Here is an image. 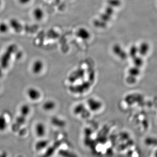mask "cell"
Wrapping results in <instances>:
<instances>
[{
	"label": "cell",
	"mask_w": 157,
	"mask_h": 157,
	"mask_svg": "<svg viewBox=\"0 0 157 157\" xmlns=\"http://www.w3.org/2000/svg\"><path fill=\"white\" fill-rule=\"evenodd\" d=\"M16 48L17 46L14 44L9 45L6 48L0 59V65L3 69L8 67L11 57L16 51Z\"/></svg>",
	"instance_id": "cell-1"
},
{
	"label": "cell",
	"mask_w": 157,
	"mask_h": 157,
	"mask_svg": "<svg viewBox=\"0 0 157 157\" xmlns=\"http://www.w3.org/2000/svg\"><path fill=\"white\" fill-rule=\"evenodd\" d=\"M103 104L100 100L95 98H90L87 101V107L92 112H97L102 108Z\"/></svg>",
	"instance_id": "cell-2"
},
{
	"label": "cell",
	"mask_w": 157,
	"mask_h": 157,
	"mask_svg": "<svg viewBox=\"0 0 157 157\" xmlns=\"http://www.w3.org/2000/svg\"><path fill=\"white\" fill-rule=\"evenodd\" d=\"M74 113L76 115L81 116L82 117L86 118L90 115V113L83 104H78L74 109Z\"/></svg>",
	"instance_id": "cell-3"
},
{
	"label": "cell",
	"mask_w": 157,
	"mask_h": 157,
	"mask_svg": "<svg viewBox=\"0 0 157 157\" xmlns=\"http://www.w3.org/2000/svg\"><path fill=\"white\" fill-rule=\"evenodd\" d=\"M76 37L83 41H87L90 38L91 34L90 31L86 28L81 27L76 31Z\"/></svg>",
	"instance_id": "cell-4"
},
{
	"label": "cell",
	"mask_w": 157,
	"mask_h": 157,
	"mask_svg": "<svg viewBox=\"0 0 157 157\" xmlns=\"http://www.w3.org/2000/svg\"><path fill=\"white\" fill-rule=\"evenodd\" d=\"M27 94L31 100L36 101L39 100L41 97V94L39 90L34 87L29 88L27 91Z\"/></svg>",
	"instance_id": "cell-5"
},
{
	"label": "cell",
	"mask_w": 157,
	"mask_h": 157,
	"mask_svg": "<svg viewBox=\"0 0 157 157\" xmlns=\"http://www.w3.org/2000/svg\"><path fill=\"white\" fill-rule=\"evenodd\" d=\"M113 53L121 59L127 58L128 55L127 53L124 50L122 47L118 44H116L113 47Z\"/></svg>",
	"instance_id": "cell-6"
},
{
	"label": "cell",
	"mask_w": 157,
	"mask_h": 157,
	"mask_svg": "<svg viewBox=\"0 0 157 157\" xmlns=\"http://www.w3.org/2000/svg\"><path fill=\"white\" fill-rule=\"evenodd\" d=\"M44 65L41 60L38 59L35 61L32 66V71L35 74H39L43 70Z\"/></svg>",
	"instance_id": "cell-7"
},
{
	"label": "cell",
	"mask_w": 157,
	"mask_h": 157,
	"mask_svg": "<svg viewBox=\"0 0 157 157\" xmlns=\"http://www.w3.org/2000/svg\"><path fill=\"white\" fill-rule=\"evenodd\" d=\"M35 132L38 137H43L46 134V127L44 124L39 122L36 125Z\"/></svg>",
	"instance_id": "cell-8"
},
{
	"label": "cell",
	"mask_w": 157,
	"mask_h": 157,
	"mask_svg": "<svg viewBox=\"0 0 157 157\" xmlns=\"http://www.w3.org/2000/svg\"><path fill=\"white\" fill-rule=\"evenodd\" d=\"M150 49V45L146 42H143L138 47V53L142 56L146 55Z\"/></svg>",
	"instance_id": "cell-9"
},
{
	"label": "cell",
	"mask_w": 157,
	"mask_h": 157,
	"mask_svg": "<svg viewBox=\"0 0 157 157\" xmlns=\"http://www.w3.org/2000/svg\"><path fill=\"white\" fill-rule=\"evenodd\" d=\"M45 15L44 11L41 8L37 7L34 9L33 11V16L35 19L40 21L43 19Z\"/></svg>",
	"instance_id": "cell-10"
},
{
	"label": "cell",
	"mask_w": 157,
	"mask_h": 157,
	"mask_svg": "<svg viewBox=\"0 0 157 157\" xmlns=\"http://www.w3.org/2000/svg\"><path fill=\"white\" fill-rule=\"evenodd\" d=\"M56 103L52 100L46 101L42 105L43 109L46 111H51L54 110L56 107Z\"/></svg>",
	"instance_id": "cell-11"
},
{
	"label": "cell",
	"mask_w": 157,
	"mask_h": 157,
	"mask_svg": "<svg viewBox=\"0 0 157 157\" xmlns=\"http://www.w3.org/2000/svg\"><path fill=\"white\" fill-rule=\"evenodd\" d=\"M113 13V10L112 8H107L105 9L104 13L101 16V19L105 21H108L110 19V17L112 16Z\"/></svg>",
	"instance_id": "cell-12"
},
{
	"label": "cell",
	"mask_w": 157,
	"mask_h": 157,
	"mask_svg": "<svg viewBox=\"0 0 157 157\" xmlns=\"http://www.w3.org/2000/svg\"><path fill=\"white\" fill-rule=\"evenodd\" d=\"M8 126L7 120L4 114L0 115V132L5 131Z\"/></svg>",
	"instance_id": "cell-13"
},
{
	"label": "cell",
	"mask_w": 157,
	"mask_h": 157,
	"mask_svg": "<svg viewBox=\"0 0 157 157\" xmlns=\"http://www.w3.org/2000/svg\"><path fill=\"white\" fill-rule=\"evenodd\" d=\"M48 142L47 140H42L38 141L36 144V148L38 150H41L47 146Z\"/></svg>",
	"instance_id": "cell-14"
},
{
	"label": "cell",
	"mask_w": 157,
	"mask_h": 157,
	"mask_svg": "<svg viewBox=\"0 0 157 157\" xmlns=\"http://www.w3.org/2000/svg\"><path fill=\"white\" fill-rule=\"evenodd\" d=\"M10 25L13 29L17 32H19L21 30V26L18 21L16 20L13 19L10 22Z\"/></svg>",
	"instance_id": "cell-15"
},
{
	"label": "cell",
	"mask_w": 157,
	"mask_h": 157,
	"mask_svg": "<svg viewBox=\"0 0 157 157\" xmlns=\"http://www.w3.org/2000/svg\"><path fill=\"white\" fill-rule=\"evenodd\" d=\"M30 111V107L26 104L23 105L20 108L21 114L25 117H27L29 115Z\"/></svg>",
	"instance_id": "cell-16"
},
{
	"label": "cell",
	"mask_w": 157,
	"mask_h": 157,
	"mask_svg": "<svg viewBox=\"0 0 157 157\" xmlns=\"http://www.w3.org/2000/svg\"><path fill=\"white\" fill-rule=\"evenodd\" d=\"M138 53V47L136 45H132V47L130 48V51H129V55L134 58L135 56H137V54Z\"/></svg>",
	"instance_id": "cell-17"
},
{
	"label": "cell",
	"mask_w": 157,
	"mask_h": 157,
	"mask_svg": "<svg viewBox=\"0 0 157 157\" xmlns=\"http://www.w3.org/2000/svg\"><path fill=\"white\" fill-rule=\"evenodd\" d=\"M133 59V63L135 67H140L143 64V60L140 56H135Z\"/></svg>",
	"instance_id": "cell-18"
},
{
	"label": "cell",
	"mask_w": 157,
	"mask_h": 157,
	"mask_svg": "<svg viewBox=\"0 0 157 157\" xmlns=\"http://www.w3.org/2000/svg\"><path fill=\"white\" fill-rule=\"evenodd\" d=\"M129 73L131 74V76H137L140 73L139 67H137L135 66L134 67L131 68L129 70Z\"/></svg>",
	"instance_id": "cell-19"
},
{
	"label": "cell",
	"mask_w": 157,
	"mask_h": 157,
	"mask_svg": "<svg viewBox=\"0 0 157 157\" xmlns=\"http://www.w3.org/2000/svg\"><path fill=\"white\" fill-rule=\"evenodd\" d=\"M60 120V119H59L57 117L53 118V119H52V123L54 125H56V126L59 127H63L65 125V122L63 121L59 122Z\"/></svg>",
	"instance_id": "cell-20"
},
{
	"label": "cell",
	"mask_w": 157,
	"mask_h": 157,
	"mask_svg": "<svg viewBox=\"0 0 157 157\" xmlns=\"http://www.w3.org/2000/svg\"><path fill=\"white\" fill-rule=\"evenodd\" d=\"M9 26L5 23L0 24V33H6L9 30Z\"/></svg>",
	"instance_id": "cell-21"
},
{
	"label": "cell",
	"mask_w": 157,
	"mask_h": 157,
	"mask_svg": "<svg viewBox=\"0 0 157 157\" xmlns=\"http://www.w3.org/2000/svg\"><path fill=\"white\" fill-rule=\"evenodd\" d=\"M18 2L22 5H26L28 4L31 0H18Z\"/></svg>",
	"instance_id": "cell-22"
},
{
	"label": "cell",
	"mask_w": 157,
	"mask_h": 157,
	"mask_svg": "<svg viewBox=\"0 0 157 157\" xmlns=\"http://www.w3.org/2000/svg\"><path fill=\"white\" fill-rule=\"evenodd\" d=\"M2 67L1 65H0V77H2L3 75L2 70Z\"/></svg>",
	"instance_id": "cell-23"
},
{
	"label": "cell",
	"mask_w": 157,
	"mask_h": 157,
	"mask_svg": "<svg viewBox=\"0 0 157 157\" xmlns=\"http://www.w3.org/2000/svg\"><path fill=\"white\" fill-rule=\"evenodd\" d=\"M1 0H0V6H1Z\"/></svg>",
	"instance_id": "cell-24"
}]
</instances>
